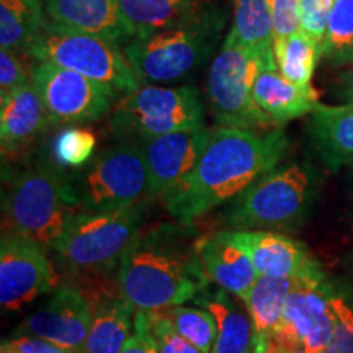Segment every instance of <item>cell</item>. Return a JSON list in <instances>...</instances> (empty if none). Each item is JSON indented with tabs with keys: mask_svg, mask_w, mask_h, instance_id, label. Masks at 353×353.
Instances as JSON below:
<instances>
[{
	"mask_svg": "<svg viewBox=\"0 0 353 353\" xmlns=\"http://www.w3.org/2000/svg\"><path fill=\"white\" fill-rule=\"evenodd\" d=\"M339 95L347 103H353V65L341 76V81H339Z\"/></svg>",
	"mask_w": 353,
	"mask_h": 353,
	"instance_id": "obj_39",
	"label": "cell"
},
{
	"mask_svg": "<svg viewBox=\"0 0 353 353\" xmlns=\"http://www.w3.org/2000/svg\"><path fill=\"white\" fill-rule=\"evenodd\" d=\"M32 77L26 70L23 61L17 52L2 50L0 52V99H6L19 88L30 83Z\"/></svg>",
	"mask_w": 353,
	"mask_h": 353,
	"instance_id": "obj_36",
	"label": "cell"
},
{
	"mask_svg": "<svg viewBox=\"0 0 353 353\" xmlns=\"http://www.w3.org/2000/svg\"><path fill=\"white\" fill-rule=\"evenodd\" d=\"M15 353H74L65 348L56 345L50 341L34 337L28 334H17L8 341H3Z\"/></svg>",
	"mask_w": 353,
	"mask_h": 353,
	"instance_id": "obj_38",
	"label": "cell"
},
{
	"mask_svg": "<svg viewBox=\"0 0 353 353\" xmlns=\"http://www.w3.org/2000/svg\"><path fill=\"white\" fill-rule=\"evenodd\" d=\"M236 231V229H234ZM259 276L298 278L322 270L307 247L275 231H236Z\"/></svg>",
	"mask_w": 353,
	"mask_h": 353,
	"instance_id": "obj_17",
	"label": "cell"
},
{
	"mask_svg": "<svg viewBox=\"0 0 353 353\" xmlns=\"http://www.w3.org/2000/svg\"><path fill=\"white\" fill-rule=\"evenodd\" d=\"M278 72L299 87H311V79L322 57V43L299 30L273 43Z\"/></svg>",
	"mask_w": 353,
	"mask_h": 353,
	"instance_id": "obj_28",
	"label": "cell"
},
{
	"mask_svg": "<svg viewBox=\"0 0 353 353\" xmlns=\"http://www.w3.org/2000/svg\"><path fill=\"white\" fill-rule=\"evenodd\" d=\"M32 83L52 126L94 123L110 112L117 99L101 83L51 63H38L32 70Z\"/></svg>",
	"mask_w": 353,
	"mask_h": 353,
	"instance_id": "obj_12",
	"label": "cell"
},
{
	"mask_svg": "<svg viewBox=\"0 0 353 353\" xmlns=\"http://www.w3.org/2000/svg\"><path fill=\"white\" fill-rule=\"evenodd\" d=\"M345 200H347V213H348V218H350L352 224H353V165L348 167Z\"/></svg>",
	"mask_w": 353,
	"mask_h": 353,
	"instance_id": "obj_40",
	"label": "cell"
},
{
	"mask_svg": "<svg viewBox=\"0 0 353 353\" xmlns=\"http://www.w3.org/2000/svg\"><path fill=\"white\" fill-rule=\"evenodd\" d=\"M268 348L267 347H255L252 353H267Z\"/></svg>",
	"mask_w": 353,
	"mask_h": 353,
	"instance_id": "obj_42",
	"label": "cell"
},
{
	"mask_svg": "<svg viewBox=\"0 0 353 353\" xmlns=\"http://www.w3.org/2000/svg\"><path fill=\"white\" fill-rule=\"evenodd\" d=\"M334 330L324 353H353V288L334 283Z\"/></svg>",
	"mask_w": 353,
	"mask_h": 353,
	"instance_id": "obj_32",
	"label": "cell"
},
{
	"mask_svg": "<svg viewBox=\"0 0 353 353\" xmlns=\"http://www.w3.org/2000/svg\"><path fill=\"white\" fill-rule=\"evenodd\" d=\"M278 70L276 61L241 46L226 37L206 77V100L223 128L259 131L275 128L255 107L252 92L262 70ZM276 130V128H275Z\"/></svg>",
	"mask_w": 353,
	"mask_h": 353,
	"instance_id": "obj_7",
	"label": "cell"
},
{
	"mask_svg": "<svg viewBox=\"0 0 353 353\" xmlns=\"http://www.w3.org/2000/svg\"><path fill=\"white\" fill-rule=\"evenodd\" d=\"M205 125L141 141L149 179V196L170 195L195 169L208 145Z\"/></svg>",
	"mask_w": 353,
	"mask_h": 353,
	"instance_id": "obj_14",
	"label": "cell"
},
{
	"mask_svg": "<svg viewBox=\"0 0 353 353\" xmlns=\"http://www.w3.org/2000/svg\"><path fill=\"white\" fill-rule=\"evenodd\" d=\"M335 0H301V30L317 41L327 32V23Z\"/></svg>",
	"mask_w": 353,
	"mask_h": 353,
	"instance_id": "obj_35",
	"label": "cell"
},
{
	"mask_svg": "<svg viewBox=\"0 0 353 353\" xmlns=\"http://www.w3.org/2000/svg\"><path fill=\"white\" fill-rule=\"evenodd\" d=\"M290 141L281 130L257 131L218 128L192 174L164 198L179 223L190 224L208 211L236 200L265 174L278 167Z\"/></svg>",
	"mask_w": 353,
	"mask_h": 353,
	"instance_id": "obj_1",
	"label": "cell"
},
{
	"mask_svg": "<svg viewBox=\"0 0 353 353\" xmlns=\"http://www.w3.org/2000/svg\"><path fill=\"white\" fill-rule=\"evenodd\" d=\"M121 353H159L156 342L152 339L151 329H149L148 312L136 311L132 334L128 339L126 345L123 347Z\"/></svg>",
	"mask_w": 353,
	"mask_h": 353,
	"instance_id": "obj_37",
	"label": "cell"
},
{
	"mask_svg": "<svg viewBox=\"0 0 353 353\" xmlns=\"http://www.w3.org/2000/svg\"><path fill=\"white\" fill-rule=\"evenodd\" d=\"M223 26L219 10L200 8L182 25L132 39L125 46V54L143 85L179 82L213 54Z\"/></svg>",
	"mask_w": 353,
	"mask_h": 353,
	"instance_id": "obj_5",
	"label": "cell"
},
{
	"mask_svg": "<svg viewBox=\"0 0 353 353\" xmlns=\"http://www.w3.org/2000/svg\"><path fill=\"white\" fill-rule=\"evenodd\" d=\"M322 57L335 68L353 65V0H335L322 39Z\"/></svg>",
	"mask_w": 353,
	"mask_h": 353,
	"instance_id": "obj_29",
	"label": "cell"
},
{
	"mask_svg": "<svg viewBox=\"0 0 353 353\" xmlns=\"http://www.w3.org/2000/svg\"><path fill=\"white\" fill-rule=\"evenodd\" d=\"M92 324V306L74 286H59L46 304L20 325V334L50 341L74 353L85 345Z\"/></svg>",
	"mask_w": 353,
	"mask_h": 353,
	"instance_id": "obj_15",
	"label": "cell"
},
{
	"mask_svg": "<svg viewBox=\"0 0 353 353\" xmlns=\"http://www.w3.org/2000/svg\"><path fill=\"white\" fill-rule=\"evenodd\" d=\"M159 312H162L170 321L176 332L196 348H200L203 353H211L213 350L216 337H218V324L208 309L188 307L180 304V306L167 307Z\"/></svg>",
	"mask_w": 353,
	"mask_h": 353,
	"instance_id": "obj_30",
	"label": "cell"
},
{
	"mask_svg": "<svg viewBox=\"0 0 353 353\" xmlns=\"http://www.w3.org/2000/svg\"><path fill=\"white\" fill-rule=\"evenodd\" d=\"M43 0H0V46L28 56L46 23Z\"/></svg>",
	"mask_w": 353,
	"mask_h": 353,
	"instance_id": "obj_26",
	"label": "cell"
},
{
	"mask_svg": "<svg viewBox=\"0 0 353 353\" xmlns=\"http://www.w3.org/2000/svg\"><path fill=\"white\" fill-rule=\"evenodd\" d=\"M267 2L272 13L275 41L288 38L301 30V0H267Z\"/></svg>",
	"mask_w": 353,
	"mask_h": 353,
	"instance_id": "obj_34",
	"label": "cell"
},
{
	"mask_svg": "<svg viewBox=\"0 0 353 353\" xmlns=\"http://www.w3.org/2000/svg\"><path fill=\"white\" fill-rule=\"evenodd\" d=\"M46 19L63 28L95 34L118 46L130 43L114 0H43Z\"/></svg>",
	"mask_w": 353,
	"mask_h": 353,
	"instance_id": "obj_20",
	"label": "cell"
},
{
	"mask_svg": "<svg viewBox=\"0 0 353 353\" xmlns=\"http://www.w3.org/2000/svg\"><path fill=\"white\" fill-rule=\"evenodd\" d=\"M319 190L311 162L275 167L232 201L226 223L236 231H293L309 218Z\"/></svg>",
	"mask_w": 353,
	"mask_h": 353,
	"instance_id": "obj_4",
	"label": "cell"
},
{
	"mask_svg": "<svg viewBox=\"0 0 353 353\" xmlns=\"http://www.w3.org/2000/svg\"><path fill=\"white\" fill-rule=\"evenodd\" d=\"M50 126H52L50 117L32 82L6 99H0V143L3 159L28 151Z\"/></svg>",
	"mask_w": 353,
	"mask_h": 353,
	"instance_id": "obj_18",
	"label": "cell"
},
{
	"mask_svg": "<svg viewBox=\"0 0 353 353\" xmlns=\"http://www.w3.org/2000/svg\"><path fill=\"white\" fill-rule=\"evenodd\" d=\"M334 283L324 272L299 276L267 353H324L334 330Z\"/></svg>",
	"mask_w": 353,
	"mask_h": 353,
	"instance_id": "obj_11",
	"label": "cell"
},
{
	"mask_svg": "<svg viewBox=\"0 0 353 353\" xmlns=\"http://www.w3.org/2000/svg\"><path fill=\"white\" fill-rule=\"evenodd\" d=\"M54 273L44 249L25 237L2 232L0 241V304L20 311L52 288Z\"/></svg>",
	"mask_w": 353,
	"mask_h": 353,
	"instance_id": "obj_13",
	"label": "cell"
},
{
	"mask_svg": "<svg viewBox=\"0 0 353 353\" xmlns=\"http://www.w3.org/2000/svg\"><path fill=\"white\" fill-rule=\"evenodd\" d=\"M145 208L148 201H139L123 210L79 213L51 250L72 270H110L138 236Z\"/></svg>",
	"mask_w": 353,
	"mask_h": 353,
	"instance_id": "obj_9",
	"label": "cell"
},
{
	"mask_svg": "<svg viewBox=\"0 0 353 353\" xmlns=\"http://www.w3.org/2000/svg\"><path fill=\"white\" fill-rule=\"evenodd\" d=\"M0 353H15V352H13L6 342H2V347H0Z\"/></svg>",
	"mask_w": 353,
	"mask_h": 353,
	"instance_id": "obj_41",
	"label": "cell"
},
{
	"mask_svg": "<svg viewBox=\"0 0 353 353\" xmlns=\"http://www.w3.org/2000/svg\"><path fill=\"white\" fill-rule=\"evenodd\" d=\"M298 278L259 276L257 283L244 301L252 321L254 348H268L273 330L281 319L286 299L296 285Z\"/></svg>",
	"mask_w": 353,
	"mask_h": 353,
	"instance_id": "obj_25",
	"label": "cell"
},
{
	"mask_svg": "<svg viewBox=\"0 0 353 353\" xmlns=\"http://www.w3.org/2000/svg\"><path fill=\"white\" fill-rule=\"evenodd\" d=\"M252 99L276 130L294 118L311 113L319 103L317 92L311 87H299L281 76L278 70H262L255 81Z\"/></svg>",
	"mask_w": 353,
	"mask_h": 353,
	"instance_id": "obj_21",
	"label": "cell"
},
{
	"mask_svg": "<svg viewBox=\"0 0 353 353\" xmlns=\"http://www.w3.org/2000/svg\"><path fill=\"white\" fill-rule=\"evenodd\" d=\"M196 252L203 267L221 290L245 301L259 275L250 255L236 237V231L206 234L196 239Z\"/></svg>",
	"mask_w": 353,
	"mask_h": 353,
	"instance_id": "obj_16",
	"label": "cell"
},
{
	"mask_svg": "<svg viewBox=\"0 0 353 353\" xmlns=\"http://www.w3.org/2000/svg\"><path fill=\"white\" fill-rule=\"evenodd\" d=\"M28 57L38 63H51L74 70L101 83L117 97L130 95L143 87L118 44L95 34L63 28L50 20H46L41 33L30 48Z\"/></svg>",
	"mask_w": 353,
	"mask_h": 353,
	"instance_id": "obj_6",
	"label": "cell"
},
{
	"mask_svg": "<svg viewBox=\"0 0 353 353\" xmlns=\"http://www.w3.org/2000/svg\"><path fill=\"white\" fill-rule=\"evenodd\" d=\"M228 37L241 46L275 59L273 20L267 0H234L232 26Z\"/></svg>",
	"mask_w": 353,
	"mask_h": 353,
	"instance_id": "obj_27",
	"label": "cell"
},
{
	"mask_svg": "<svg viewBox=\"0 0 353 353\" xmlns=\"http://www.w3.org/2000/svg\"><path fill=\"white\" fill-rule=\"evenodd\" d=\"M229 294L221 288L216 291L206 288L196 296L198 304L208 309L218 324V337L211 353H252L254 327L249 311L232 301Z\"/></svg>",
	"mask_w": 353,
	"mask_h": 353,
	"instance_id": "obj_23",
	"label": "cell"
},
{
	"mask_svg": "<svg viewBox=\"0 0 353 353\" xmlns=\"http://www.w3.org/2000/svg\"><path fill=\"white\" fill-rule=\"evenodd\" d=\"M136 311L125 299H105L92 307V324L81 353H121L134 327Z\"/></svg>",
	"mask_w": 353,
	"mask_h": 353,
	"instance_id": "obj_24",
	"label": "cell"
},
{
	"mask_svg": "<svg viewBox=\"0 0 353 353\" xmlns=\"http://www.w3.org/2000/svg\"><path fill=\"white\" fill-rule=\"evenodd\" d=\"M2 232L15 234L52 249L79 213L69 175L61 165L41 161L13 179L3 195Z\"/></svg>",
	"mask_w": 353,
	"mask_h": 353,
	"instance_id": "obj_3",
	"label": "cell"
},
{
	"mask_svg": "<svg viewBox=\"0 0 353 353\" xmlns=\"http://www.w3.org/2000/svg\"><path fill=\"white\" fill-rule=\"evenodd\" d=\"M130 41L188 21L200 10L198 0H114Z\"/></svg>",
	"mask_w": 353,
	"mask_h": 353,
	"instance_id": "obj_22",
	"label": "cell"
},
{
	"mask_svg": "<svg viewBox=\"0 0 353 353\" xmlns=\"http://www.w3.org/2000/svg\"><path fill=\"white\" fill-rule=\"evenodd\" d=\"M69 185L82 213L123 210L149 196V179L139 143L118 139L69 175Z\"/></svg>",
	"mask_w": 353,
	"mask_h": 353,
	"instance_id": "obj_8",
	"label": "cell"
},
{
	"mask_svg": "<svg viewBox=\"0 0 353 353\" xmlns=\"http://www.w3.org/2000/svg\"><path fill=\"white\" fill-rule=\"evenodd\" d=\"M190 224H159L139 231L118 265L121 298L139 312L164 311L210 288Z\"/></svg>",
	"mask_w": 353,
	"mask_h": 353,
	"instance_id": "obj_2",
	"label": "cell"
},
{
	"mask_svg": "<svg viewBox=\"0 0 353 353\" xmlns=\"http://www.w3.org/2000/svg\"><path fill=\"white\" fill-rule=\"evenodd\" d=\"M117 139L141 141L205 125V107L195 87L143 85L125 95L112 112Z\"/></svg>",
	"mask_w": 353,
	"mask_h": 353,
	"instance_id": "obj_10",
	"label": "cell"
},
{
	"mask_svg": "<svg viewBox=\"0 0 353 353\" xmlns=\"http://www.w3.org/2000/svg\"><path fill=\"white\" fill-rule=\"evenodd\" d=\"M307 121V136L316 157L329 170L353 165V103H317Z\"/></svg>",
	"mask_w": 353,
	"mask_h": 353,
	"instance_id": "obj_19",
	"label": "cell"
},
{
	"mask_svg": "<svg viewBox=\"0 0 353 353\" xmlns=\"http://www.w3.org/2000/svg\"><path fill=\"white\" fill-rule=\"evenodd\" d=\"M149 329H151L159 353H203L200 348H196L176 332L162 312L149 314Z\"/></svg>",
	"mask_w": 353,
	"mask_h": 353,
	"instance_id": "obj_33",
	"label": "cell"
},
{
	"mask_svg": "<svg viewBox=\"0 0 353 353\" xmlns=\"http://www.w3.org/2000/svg\"><path fill=\"white\" fill-rule=\"evenodd\" d=\"M97 138L90 130L68 126L57 134L54 143V157L61 167L82 169L94 159Z\"/></svg>",
	"mask_w": 353,
	"mask_h": 353,
	"instance_id": "obj_31",
	"label": "cell"
}]
</instances>
